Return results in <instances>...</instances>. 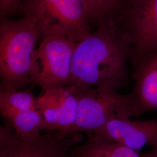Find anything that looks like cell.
Listing matches in <instances>:
<instances>
[{
    "mask_svg": "<svg viewBox=\"0 0 157 157\" xmlns=\"http://www.w3.org/2000/svg\"><path fill=\"white\" fill-rule=\"evenodd\" d=\"M131 57L130 41L118 22L100 23L76 43L67 86L123 88L129 82Z\"/></svg>",
    "mask_w": 157,
    "mask_h": 157,
    "instance_id": "1",
    "label": "cell"
},
{
    "mask_svg": "<svg viewBox=\"0 0 157 157\" xmlns=\"http://www.w3.org/2000/svg\"><path fill=\"white\" fill-rule=\"evenodd\" d=\"M71 87L78 98V111L71 137L83 132L90 135L113 119L137 117L130 94H121L116 89L103 87Z\"/></svg>",
    "mask_w": 157,
    "mask_h": 157,
    "instance_id": "4",
    "label": "cell"
},
{
    "mask_svg": "<svg viewBox=\"0 0 157 157\" xmlns=\"http://www.w3.org/2000/svg\"><path fill=\"white\" fill-rule=\"evenodd\" d=\"M72 154L80 157H144L127 147L99 140L91 135L84 144L73 148Z\"/></svg>",
    "mask_w": 157,
    "mask_h": 157,
    "instance_id": "12",
    "label": "cell"
},
{
    "mask_svg": "<svg viewBox=\"0 0 157 157\" xmlns=\"http://www.w3.org/2000/svg\"><path fill=\"white\" fill-rule=\"evenodd\" d=\"M40 39L32 16L23 15L17 20L1 19V90H19L32 83V56Z\"/></svg>",
    "mask_w": 157,
    "mask_h": 157,
    "instance_id": "2",
    "label": "cell"
},
{
    "mask_svg": "<svg viewBox=\"0 0 157 157\" xmlns=\"http://www.w3.org/2000/svg\"><path fill=\"white\" fill-rule=\"evenodd\" d=\"M40 40L32 56L31 80L43 93L67 86L76 42L61 35L46 36Z\"/></svg>",
    "mask_w": 157,
    "mask_h": 157,
    "instance_id": "5",
    "label": "cell"
},
{
    "mask_svg": "<svg viewBox=\"0 0 157 157\" xmlns=\"http://www.w3.org/2000/svg\"><path fill=\"white\" fill-rule=\"evenodd\" d=\"M71 157H78V156H77V155H73L72 154V152H71Z\"/></svg>",
    "mask_w": 157,
    "mask_h": 157,
    "instance_id": "17",
    "label": "cell"
},
{
    "mask_svg": "<svg viewBox=\"0 0 157 157\" xmlns=\"http://www.w3.org/2000/svg\"><path fill=\"white\" fill-rule=\"evenodd\" d=\"M132 47L133 65L157 48V0H130L118 19Z\"/></svg>",
    "mask_w": 157,
    "mask_h": 157,
    "instance_id": "7",
    "label": "cell"
},
{
    "mask_svg": "<svg viewBox=\"0 0 157 157\" xmlns=\"http://www.w3.org/2000/svg\"><path fill=\"white\" fill-rule=\"evenodd\" d=\"M79 135L61 138L56 132L19 137L11 124L1 126L0 157H71Z\"/></svg>",
    "mask_w": 157,
    "mask_h": 157,
    "instance_id": "6",
    "label": "cell"
},
{
    "mask_svg": "<svg viewBox=\"0 0 157 157\" xmlns=\"http://www.w3.org/2000/svg\"><path fill=\"white\" fill-rule=\"evenodd\" d=\"M37 97L32 90H0V111L36 110Z\"/></svg>",
    "mask_w": 157,
    "mask_h": 157,
    "instance_id": "14",
    "label": "cell"
},
{
    "mask_svg": "<svg viewBox=\"0 0 157 157\" xmlns=\"http://www.w3.org/2000/svg\"><path fill=\"white\" fill-rule=\"evenodd\" d=\"M2 117L8 120L19 137H26L39 134L42 130L48 132L45 119L39 110L6 111L1 112Z\"/></svg>",
    "mask_w": 157,
    "mask_h": 157,
    "instance_id": "11",
    "label": "cell"
},
{
    "mask_svg": "<svg viewBox=\"0 0 157 157\" xmlns=\"http://www.w3.org/2000/svg\"><path fill=\"white\" fill-rule=\"evenodd\" d=\"M97 140L121 144L137 151L147 145L157 144V119L132 121L115 118L91 134Z\"/></svg>",
    "mask_w": 157,
    "mask_h": 157,
    "instance_id": "9",
    "label": "cell"
},
{
    "mask_svg": "<svg viewBox=\"0 0 157 157\" xmlns=\"http://www.w3.org/2000/svg\"><path fill=\"white\" fill-rule=\"evenodd\" d=\"M23 0H0L1 19L8 17L18 11Z\"/></svg>",
    "mask_w": 157,
    "mask_h": 157,
    "instance_id": "15",
    "label": "cell"
},
{
    "mask_svg": "<svg viewBox=\"0 0 157 157\" xmlns=\"http://www.w3.org/2000/svg\"><path fill=\"white\" fill-rule=\"evenodd\" d=\"M17 12L35 19L40 39L61 35L76 43L91 32L83 0H23Z\"/></svg>",
    "mask_w": 157,
    "mask_h": 157,
    "instance_id": "3",
    "label": "cell"
},
{
    "mask_svg": "<svg viewBox=\"0 0 157 157\" xmlns=\"http://www.w3.org/2000/svg\"><path fill=\"white\" fill-rule=\"evenodd\" d=\"M135 87L130 93L137 116L157 110V48L141 58L133 65Z\"/></svg>",
    "mask_w": 157,
    "mask_h": 157,
    "instance_id": "10",
    "label": "cell"
},
{
    "mask_svg": "<svg viewBox=\"0 0 157 157\" xmlns=\"http://www.w3.org/2000/svg\"><path fill=\"white\" fill-rule=\"evenodd\" d=\"M37 109L47 124L48 132H56L62 138L69 137L77 119L78 100L71 86L48 90L37 97Z\"/></svg>",
    "mask_w": 157,
    "mask_h": 157,
    "instance_id": "8",
    "label": "cell"
},
{
    "mask_svg": "<svg viewBox=\"0 0 157 157\" xmlns=\"http://www.w3.org/2000/svg\"><path fill=\"white\" fill-rule=\"evenodd\" d=\"M144 157H157V144L152 147L151 150L146 154H144Z\"/></svg>",
    "mask_w": 157,
    "mask_h": 157,
    "instance_id": "16",
    "label": "cell"
},
{
    "mask_svg": "<svg viewBox=\"0 0 157 157\" xmlns=\"http://www.w3.org/2000/svg\"><path fill=\"white\" fill-rule=\"evenodd\" d=\"M90 23L117 22L130 0H83Z\"/></svg>",
    "mask_w": 157,
    "mask_h": 157,
    "instance_id": "13",
    "label": "cell"
}]
</instances>
